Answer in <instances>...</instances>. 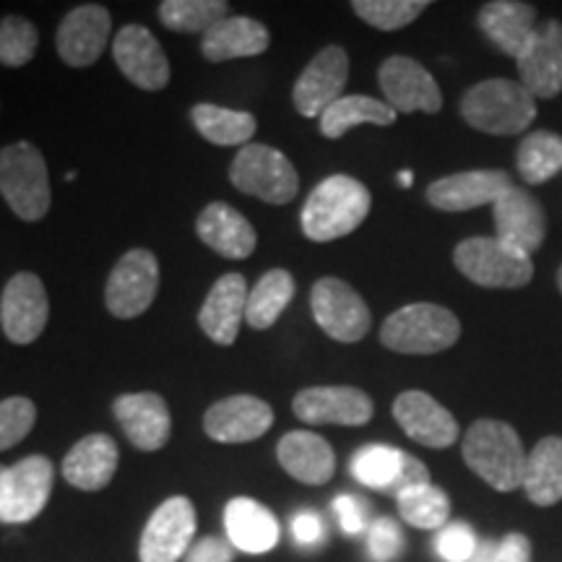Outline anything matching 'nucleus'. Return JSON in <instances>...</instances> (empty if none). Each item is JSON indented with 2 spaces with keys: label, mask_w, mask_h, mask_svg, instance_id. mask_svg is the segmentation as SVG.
<instances>
[{
  "label": "nucleus",
  "mask_w": 562,
  "mask_h": 562,
  "mask_svg": "<svg viewBox=\"0 0 562 562\" xmlns=\"http://www.w3.org/2000/svg\"><path fill=\"white\" fill-rule=\"evenodd\" d=\"M521 490L539 508L562 501V438H542L529 451Z\"/></svg>",
  "instance_id": "31"
},
{
  "label": "nucleus",
  "mask_w": 562,
  "mask_h": 562,
  "mask_svg": "<svg viewBox=\"0 0 562 562\" xmlns=\"http://www.w3.org/2000/svg\"><path fill=\"white\" fill-rule=\"evenodd\" d=\"M273 425V409L263 398L237 393L222 402L211 404L203 414V432L211 440L237 446V442H252L263 438Z\"/></svg>",
  "instance_id": "20"
},
{
  "label": "nucleus",
  "mask_w": 562,
  "mask_h": 562,
  "mask_svg": "<svg viewBox=\"0 0 562 562\" xmlns=\"http://www.w3.org/2000/svg\"><path fill=\"white\" fill-rule=\"evenodd\" d=\"M37 425V404L26 396H9L0 402V453L19 446Z\"/></svg>",
  "instance_id": "41"
},
{
  "label": "nucleus",
  "mask_w": 562,
  "mask_h": 562,
  "mask_svg": "<svg viewBox=\"0 0 562 562\" xmlns=\"http://www.w3.org/2000/svg\"><path fill=\"white\" fill-rule=\"evenodd\" d=\"M461 339V321L435 302H412L381 326V344L398 355H438Z\"/></svg>",
  "instance_id": "5"
},
{
  "label": "nucleus",
  "mask_w": 562,
  "mask_h": 562,
  "mask_svg": "<svg viewBox=\"0 0 562 562\" xmlns=\"http://www.w3.org/2000/svg\"><path fill=\"white\" fill-rule=\"evenodd\" d=\"M518 175L529 186H542L562 170V136L552 131H533L518 146Z\"/></svg>",
  "instance_id": "35"
},
{
  "label": "nucleus",
  "mask_w": 562,
  "mask_h": 562,
  "mask_svg": "<svg viewBox=\"0 0 562 562\" xmlns=\"http://www.w3.org/2000/svg\"><path fill=\"white\" fill-rule=\"evenodd\" d=\"M235 547L220 537H203L186 554V562H232Z\"/></svg>",
  "instance_id": "45"
},
{
  "label": "nucleus",
  "mask_w": 562,
  "mask_h": 562,
  "mask_svg": "<svg viewBox=\"0 0 562 562\" xmlns=\"http://www.w3.org/2000/svg\"><path fill=\"white\" fill-rule=\"evenodd\" d=\"M277 459L292 480L311 487L331 482L336 472V453L331 442L313 430H292L279 440Z\"/></svg>",
  "instance_id": "27"
},
{
  "label": "nucleus",
  "mask_w": 562,
  "mask_h": 562,
  "mask_svg": "<svg viewBox=\"0 0 562 562\" xmlns=\"http://www.w3.org/2000/svg\"><path fill=\"white\" fill-rule=\"evenodd\" d=\"M271 34L261 21L250 16H224L203 34L201 55L209 63H227L237 58H256L269 50Z\"/></svg>",
  "instance_id": "29"
},
{
  "label": "nucleus",
  "mask_w": 562,
  "mask_h": 562,
  "mask_svg": "<svg viewBox=\"0 0 562 562\" xmlns=\"http://www.w3.org/2000/svg\"><path fill=\"white\" fill-rule=\"evenodd\" d=\"M159 292V261L151 250L133 248L117 258L104 284V305L117 321H133L154 305Z\"/></svg>",
  "instance_id": "8"
},
{
  "label": "nucleus",
  "mask_w": 562,
  "mask_h": 562,
  "mask_svg": "<svg viewBox=\"0 0 562 562\" xmlns=\"http://www.w3.org/2000/svg\"><path fill=\"white\" fill-rule=\"evenodd\" d=\"M396 110L389 102L375 100V97L364 94H344L339 102H334L331 108L321 115V133L326 138H341L355 128V125L372 123V125H393L396 123Z\"/></svg>",
  "instance_id": "34"
},
{
  "label": "nucleus",
  "mask_w": 562,
  "mask_h": 562,
  "mask_svg": "<svg viewBox=\"0 0 562 562\" xmlns=\"http://www.w3.org/2000/svg\"><path fill=\"white\" fill-rule=\"evenodd\" d=\"M476 24L497 50L516 60L539 26L537 9L529 3H518V0H495V3L482 5Z\"/></svg>",
  "instance_id": "30"
},
{
  "label": "nucleus",
  "mask_w": 562,
  "mask_h": 562,
  "mask_svg": "<svg viewBox=\"0 0 562 562\" xmlns=\"http://www.w3.org/2000/svg\"><path fill=\"white\" fill-rule=\"evenodd\" d=\"M40 47V30L26 16L9 13L0 19V66L24 68Z\"/></svg>",
  "instance_id": "40"
},
{
  "label": "nucleus",
  "mask_w": 562,
  "mask_h": 562,
  "mask_svg": "<svg viewBox=\"0 0 562 562\" xmlns=\"http://www.w3.org/2000/svg\"><path fill=\"white\" fill-rule=\"evenodd\" d=\"M297 292L294 277L286 269H271L256 281L248 294V307H245V323L256 331H266L281 318V313L290 307Z\"/></svg>",
  "instance_id": "33"
},
{
  "label": "nucleus",
  "mask_w": 562,
  "mask_h": 562,
  "mask_svg": "<svg viewBox=\"0 0 562 562\" xmlns=\"http://www.w3.org/2000/svg\"><path fill=\"white\" fill-rule=\"evenodd\" d=\"M229 182L252 199L284 206L300 193V175L290 157L266 144H248L229 165Z\"/></svg>",
  "instance_id": "6"
},
{
  "label": "nucleus",
  "mask_w": 562,
  "mask_h": 562,
  "mask_svg": "<svg viewBox=\"0 0 562 562\" xmlns=\"http://www.w3.org/2000/svg\"><path fill=\"white\" fill-rule=\"evenodd\" d=\"M513 178L505 170H472L459 175H446L427 186V203L438 211L459 214V211H472L503 199L510 191Z\"/></svg>",
  "instance_id": "21"
},
{
  "label": "nucleus",
  "mask_w": 562,
  "mask_h": 562,
  "mask_svg": "<svg viewBox=\"0 0 562 562\" xmlns=\"http://www.w3.org/2000/svg\"><path fill=\"white\" fill-rule=\"evenodd\" d=\"M311 311L318 328L334 341L355 344L370 331V307L344 279L323 277L313 284Z\"/></svg>",
  "instance_id": "10"
},
{
  "label": "nucleus",
  "mask_w": 562,
  "mask_h": 562,
  "mask_svg": "<svg viewBox=\"0 0 562 562\" xmlns=\"http://www.w3.org/2000/svg\"><path fill=\"white\" fill-rule=\"evenodd\" d=\"M121 463L117 442L108 432H91L81 438L63 459V480L81 492H100L112 482Z\"/></svg>",
  "instance_id": "25"
},
{
  "label": "nucleus",
  "mask_w": 562,
  "mask_h": 562,
  "mask_svg": "<svg viewBox=\"0 0 562 562\" xmlns=\"http://www.w3.org/2000/svg\"><path fill=\"white\" fill-rule=\"evenodd\" d=\"M518 81L533 100H552L562 91V24L547 19L518 55Z\"/></svg>",
  "instance_id": "18"
},
{
  "label": "nucleus",
  "mask_w": 562,
  "mask_h": 562,
  "mask_svg": "<svg viewBox=\"0 0 562 562\" xmlns=\"http://www.w3.org/2000/svg\"><path fill=\"white\" fill-rule=\"evenodd\" d=\"M3 469H5V467H0V474H3Z\"/></svg>",
  "instance_id": "52"
},
{
  "label": "nucleus",
  "mask_w": 562,
  "mask_h": 562,
  "mask_svg": "<svg viewBox=\"0 0 562 562\" xmlns=\"http://www.w3.org/2000/svg\"><path fill=\"white\" fill-rule=\"evenodd\" d=\"M495 550H497V544L482 542L480 547H476V552L472 554V560L469 562H492V558H495Z\"/></svg>",
  "instance_id": "49"
},
{
  "label": "nucleus",
  "mask_w": 562,
  "mask_h": 562,
  "mask_svg": "<svg viewBox=\"0 0 562 562\" xmlns=\"http://www.w3.org/2000/svg\"><path fill=\"white\" fill-rule=\"evenodd\" d=\"M112 414L121 422L125 438L133 448L154 453L167 446L172 435V414L165 396L154 391L123 393L112 402Z\"/></svg>",
  "instance_id": "19"
},
{
  "label": "nucleus",
  "mask_w": 562,
  "mask_h": 562,
  "mask_svg": "<svg viewBox=\"0 0 562 562\" xmlns=\"http://www.w3.org/2000/svg\"><path fill=\"white\" fill-rule=\"evenodd\" d=\"M531 560V542L524 533L513 531L497 544L492 562H529Z\"/></svg>",
  "instance_id": "48"
},
{
  "label": "nucleus",
  "mask_w": 562,
  "mask_h": 562,
  "mask_svg": "<svg viewBox=\"0 0 562 562\" xmlns=\"http://www.w3.org/2000/svg\"><path fill=\"white\" fill-rule=\"evenodd\" d=\"M404 467V451L393 446H364L351 456V476L364 487L389 492L396 484Z\"/></svg>",
  "instance_id": "37"
},
{
  "label": "nucleus",
  "mask_w": 562,
  "mask_h": 562,
  "mask_svg": "<svg viewBox=\"0 0 562 562\" xmlns=\"http://www.w3.org/2000/svg\"><path fill=\"white\" fill-rule=\"evenodd\" d=\"M461 453L467 467L492 490L513 492L524 484L529 451L508 422L476 419L463 435Z\"/></svg>",
  "instance_id": "2"
},
{
  "label": "nucleus",
  "mask_w": 562,
  "mask_h": 562,
  "mask_svg": "<svg viewBox=\"0 0 562 562\" xmlns=\"http://www.w3.org/2000/svg\"><path fill=\"white\" fill-rule=\"evenodd\" d=\"M195 235L206 248L220 252L222 258H229V261L250 258L258 245L252 224L224 201H211L201 211L199 220H195Z\"/></svg>",
  "instance_id": "26"
},
{
  "label": "nucleus",
  "mask_w": 562,
  "mask_h": 562,
  "mask_svg": "<svg viewBox=\"0 0 562 562\" xmlns=\"http://www.w3.org/2000/svg\"><path fill=\"white\" fill-rule=\"evenodd\" d=\"M368 550L375 562L396 560L404 550V537L396 521L391 518H378L368 529Z\"/></svg>",
  "instance_id": "43"
},
{
  "label": "nucleus",
  "mask_w": 562,
  "mask_h": 562,
  "mask_svg": "<svg viewBox=\"0 0 562 562\" xmlns=\"http://www.w3.org/2000/svg\"><path fill=\"white\" fill-rule=\"evenodd\" d=\"M476 547L480 544H476L472 526L463 521L442 526L438 542H435V550H438V554L446 562H469L476 552Z\"/></svg>",
  "instance_id": "42"
},
{
  "label": "nucleus",
  "mask_w": 562,
  "mask_h": 562,
  "mask_svg": "<svg viewBox=\"0 0 562 562\" xmlns=\"http://www.w3.org/2000/svg\"><path fill=\"white\" fill-rule=\"evenodd\" d=\"M227 0H165L159 3V21L170 32L206 34L227 16Z\"/></svg>",
  "instance_id": "36"
},
{
  "label": "nucleus",
  "mask_w": 562,
  "mask_h": 562,
  "mask_svg": "<svg viewBox=\"0 0 562 562\" xmlns=\"http://www.w3.org/2000/svg\"><path fill=\"white\" fill-rule=\"evenodd\" d=\"M292 412L300 422L313 427H362L375 414V404L368 393L355 385H313L294 396Z\"/></svg>",
  "instance_id": "13"
},
{
  "label": "nucleus",
  "mask_w": 562,
  "mask_h": 562,
  "mask_svg": "<svg viewBox=\"0 0 562 562\" xmlns=\"http://www.w3.org/2000/svg\"><path fill=\"white\" fill-rule=\"evenodd\" d=\"M412 180H414V175L412 172H402V175H398V186H402V188H409L412 186Z\"/></svg>",
  "instance_id": "50"
},
{
  "label": "nucleus",
  "mask_w": 562,
  "mask_h": 562,
  "mask_svg": "<svg viewBox=\"0 0 562 562\" xmlns=\"http://www.w3.org/2000/svg\"><path fill=\"white\" fill-rule=\"evenodd\" d=\"M50 321V297L37 273L21 271L5 281L0 294V328L16 347H30Z\"/></svg>",
  "instance_id": "11"
},
{
  "label": "nucleus",
  "mask_w": 562,
  "mask_h": 562,
  "mask_svg": "<svg viewBox=\"0 0 562 562\" xmlns=\"http://www.w3.org/2000/svg\"><path fill=\"white\" fill-rule=\"evenodd\" d=\"M195 131L214 146H248L258 131L256 115L245 110H229L220 104L201 102L191 110Z\"/></svg>",
  "instance_id": "32"
},
{
  "label": "nucleus",
  "mask_w": 562,
  "mask_h": 562,
  "mask_svg": "<svg viewBox=\"0 0 562 562\" xmlns=\"http://www.w3.org/2000/svg\"><path fill=\"white\" fill-rule=\"evenodd\" d=\"M453 263L463 277L487 290H521L533 277L531 256L497 237H469L456 245Z\"/></svg>",
  "instance_id": "7"
},
{
  "label": "nucleus",
  "mask_w": 562,
  "mask_h": 562,
  "mask_svg": "<svg viewBox=\"0 0 562 562\" xmlns=\"http://www.w3.org/2000/svg\"><path fill=\"white\" fill-rule=\"evenodd\" d=\"M385 102L396 112H435L442 110V94L435 76L422 63L406 55H391L378 70Z\"/></svg>",
  "instance_id": "17"
},
{
  "label": "nucleus",
  "mask_w": 562,
  "mask_h": 562,
  "mask_svg": "<svg viewBox=\"0 0 562 562\" xmlns=\"http://www.w3.org/2000/svg\"><path fill=\"white\" fill-rule=\"evenodd\" d=\"M349 81V55L339 45L323 47L307 63L292 89L294 110L302 117H321L323 112L339 102Z\"/></svg>",
  "instance_id": "14"
},
{
  "label": "nucleus",
  "mask_w": 562,
  "mask_h": 562,
  "mask_svg": "<svg viewBox=\"0 0 562 562\" xmlns=\"http://www.w3.org/2000/svg\"><path fill=\"white\" fill-rule=\"evenodd\" d=\"M396 501L402 518L409 526H414V529H442V526L448 524V516H451V501H448L446 492L435 487L432 482L402 492Z\"/></svg>",
  "instance_id": "38"
},
{
  "label": "nucleus",
  "mask_w": 562,
  "mask_h": 562,
  "mask_svg": "<svg viewBox=\"0 0 562 562\" xmlns=\"http://www.w3.org/2000/svg\"><path fill=\"white\" fill-rule=\"evenodd\" d=\"M558 290L562 292V266H560V271H558Z\"/></svg>",
  "instance_id": "51"
},
{
  "label": "nucleus",
  "mask_w": 562,
  "mask_h": 562,
  "mask_svg": "<svg viewBox=\"0 0 562 562\" xmlns=\"http://www.w3.org/2000/svg\"><path fill=\"white\" fill-rule=\"evenodd\" d=\"M461 117L487 136H518L537 117V100L521 81L487 79L463 94Z\"/></svg>",
  "instance_id": "3"
},
{
  "label": "nucleus",
  "mask_w": 562,
  "mask_h": 562,
  "mask_svg": "<svg viewBox=\"0 0 562 562\" xmlns=\"http://www.w3.org/2000/svg\"><path fill=\"white\" fill-rule=\"evenodd\" d=\"M372 195L368 186L351 175H331L307 195L300 214V227L307 240L334 243L355 232L368 220Z\"/></svg>",
  "instance_id": "1"
},
{
  "label": "nucleus",
  "mask_w": 562,
  "mask_h": 562,
  "mask_svg": "<svg viewBox=\"0 0 562 562\" xmlns=\"http://www.w3.org/2000/svg\"><path fill=\"white\" fill-rule=\"evenodd\" d=\"M112 16L100 3H83L60 19L55 47L70 68H89L102 58L110 42Z\"/></svg>",
  "instance_id": "15"
},
{
  "label": "nucleus",
  "mask_w": 562,
  "mask_h": 562,
  "mask_svg": "<svg viewBox=\"0 0 562 562\" xmlns=\"http://www.w3.org/2000/svg\"><path fill=\"white\" fill-rule=\"evenodd\" d=\"M0 195L21 222H42L50 211V170L42 151L30 140L0 146Z\"/></svg>",
  "instance_id": "4"
},
{
  "label": "nucleus",
  "mask_w": 562,
  "mask_h": 562,
  "mask_svg": "<svg viewBox=\"0 0 562 562\" xmlns=\"http://www.w3.org/2000/svg\"><path fill=\"white\" fill-rule=\"evenodd\" d=\"M422 484H430V472H427V467L417 459V456L404 453L402 474H398L396 484H393L391 495L398 497V495H402V492L412 490V487H422Z\"/></svg>",
  "instance_id": "47"
},
{
  "label": "nucleus",
  "mask_w": 562,
  "mask_h": 562,
  "mask_svg": "<svg viewBox=\"0 0 562 562\" xmlns=\"http://www.w3.org/2000/svg\"><path fill=\"white\" fill-rule=\"evenodd\" d=\"M292 533L294 542L302 547H318L326 537V526H323V518L313 510H302L292 518Z\"/></svg>",
  "instance_id": "46"
},
{
  "label": "nucleus",
  "mask_w": 562,
  "mask_h": 562,
  "mask_svg": "<svg viewBox=\"0 0 562 562\" xmlns=\"http://www.w3.org/2000/svg\"><path fill=\"white\" fill-rule=\"evenodd\" d=\"M334 513L339 518L344 533L355 537V533H362L364 526H368V516H364V505L351 495H339L334 501Z\"/></svg>",
  "instance_id": "44"
},
{
  "label": "nucleus",
  "mask_w": 562,
  "mask_h": 562,
  "mask_svg": "<svg viewBox=\"0 0 562 562\" xmlns=\"http://www.w3.org/2000/svg\"><path fill=\"white\" fill-rule=\"evenodd\" d=\"M248 294V281L243 273H224L216 279L199 311L201 331L220 347H232L245 321Z\"/></svg>",
  "instance_id": "23"
},
{
  "label": "nucleus",
  "mask_w": 562,
  "mask_h": 562,
  "mask_svg": "<svg viewBox=\"0 0 562 562\" xmlns=\"http://www.w3.org/2000/svg\"><path fill=\"white\" fill-rule=\"evenodd\" d=\"M195 533V508L188 497H167L144 526L138 542L140 562H178L191 550Z\"/></svg>",
  "instance_id": "12"
},
{
  "label": "nucleus",
  "mask_w": 562,
  "mask_h": 562,
  "mask_svg": "<svg viewBox=\"0 0 562 562\" xmlns=\"http://www.w3.org/2000/svg\"><path fill=\"white\" fill-rule=\"evenodd\" d=\"M224 529L229 544L245 554L271 552L281 537L277 516L252 497H232L224 508Z\"/></svg>",
  "instance_id": "28"
},
{
  "label": "nucleus",
  "mask_w": 562,
  "mask_h": 562,
  "mask_svg": "<svg viewBox=\"0 0 562 562\" xmlns=\"http://www.w3.org/2000/svg\"><path fill=\"white\" fill-rule=\"evenodd\" d=\"M430 9L427 0H355L351 11L381 32H398Z\"/></svg>",
  "instance_id": "39"
},
{
  "label": "nucleus",
  "mask_w": 562,
  "mask_h": 562,
  "mask_svg": "<svg viewBox=\"0 0 562 562\" xmlns=\"http://www.w3.org/2000/svg\"><path fill=\"white\" fill-rule=\"evenodd\" d=\"M492 209H495L497 240L526 252V256L542 248L547 237V214L539 199H533L524 188H510Z\"/></svg>",
  "instance_id": "24"
},
{
  "label": "nucleus",
  "mask_w": 562,
  "mask_h": 562,
  "mask_svg": "<svg viewBox=\"0 0 562 562\" xmlns=\"http://www.w3.org/2000/svg\"><path fill=\"white\" fill-rule=\"evenodd\" d=\"M393 419L414 442L425 448H451L459 440V422L425 391H404L393 402Z\"/></svg>",
  "instance_id": "22"
},
{
  "label": "nucleus",
  "mask_w": 562,
  "mask_h": 562,
  "mask_svg": "<svg viewBox=\"0 0 562 562\" xmlns=\"http://www.w3.org/2000/svg\"><path fill=\"white\" fill-rule=\"evenodd\" d=\"M112 58L133 87L161 91L170 83V60L161 50L159 40L146 26L125 24L112 40Z\"/></svg>",
  "instance_id": "16"
},
{
  "label": "nucleus",
  "mask_w": 562,
  "mask_h": 562,
  "mask_svg": "<svg viewBox=\"0 0 562 562\" xmlns=\"http://www.w3.org/2000/svg\"><path fill=\"white\" fill-rule=\"evenodd\" d=\"M55 467L47 456H24L0 474V521L30 524L50 503Z\"/></svg>",
  "instance_id": "9"
}]
</instances>
